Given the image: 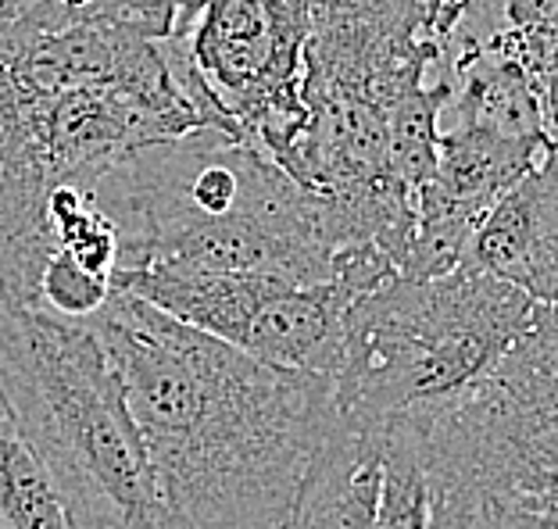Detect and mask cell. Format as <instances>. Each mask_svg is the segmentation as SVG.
Wrapping results in <instances>:
<instances>
[{"mask_svg":"<svg viewBox=\"0 0 558 529\" xmlns=\"http://www.w3.org/2000/svg\"><path fill=\"white\" fill-rule=\"evenodd\" d=\"M86 325L122 380L165 529H290L329 383L265 365L125 290Z\"/></svg>","mask_w":558,"mask_h":529,"instance_id":"cell-1","label":"cell"},{"mask_svg":"<svg viewBox=\"0 0 558 529\" xmlns=\"http://www.w3.org/2000/svg\"><path fill=\"white\" fill-rule=\"evenodd\" d=\"M304 119L272 158L323 205L344 255L404 272L415 205L437 165L440 47L423 0H308Z\"/></svg>","mask_w":558,"mask_h":529,"instance_id":"cell-2","label":"cell"},{"mask_svg":"<svg viewBox=\"0 0 558 529\" xmlns=\"http://www.w3.org/2000/svg\"><path fill=\"white\" fill-rule=\"evenodd\" d=\"M116 222L119 269L344 280V250L323 205L247 136L197 130L122 161L94 183Z\"/></svg>","mask_w":558,"mask_h":529,"instance_id":"cell-3","label":"cell"},{"mask_svg":"<svg viewBox=\"0 0 558 529\" xmlns=\"http://www.w3.org/2000/svg\"><path fill=\"white\" fill-rule=\"evenodd\" d=\"M0 394L75 529H165L144 436L90 325L0 297Z\"/></svg>","mask_w":558,"mask_h":529,"instance_id":"cell-4","label":"cell"},{"mask_svg":"<svg viewBox=\"0 0 558 529\" xmlns=\"http://www.w3.org/2000/svg\"><path fill=\"white\" fill-rule=\"evenodd\" d=\"M534 308L523 290L469 264L437 280L395 275L354 300L329 405L373 426L426 419L498 369Z\"/></svg>","mask_w":558,"mask_h":529,"instance_id":"cell-5","label":"cell"},{"mask_svg":"<svg viewBox=\"0 0 558 529\" xmlns=\"http://www.w3.org/2000/svg\"><path fill=\"white\" fill-rule=\"evenodd\" d=\"M125 290L158 311L287 372L333 383L348 355L351 308L362 286L348 280L287 283L269 275H226L190 269H125Z\"/></svg>","mask_w":558,"mask_h":529,"instance_id":"cell-6","label":"cell"},{"mask_svg":"<svg viewBox=\"0 0 558 529\" xmlns=\"http://www.w3.org/2000/svg\"><path fill=\"white\" fill-rule=\"evenodd\" d=\"M308 0H208L183 36L215 108L276 158L304 119Z\"/></svg>","mask_w":558,"mask_h":529,"instance_id":"cell-7","label":"cell"},{"mask_svg":"<svg viewBox=\"0 0 558 529\" xmlns=\"http://www.w3.org/2000/svg\"><path fill=\"white\" fill-rule=\"evenodd\" d=\"M50 69L29 22L0 33V297L40 308V275L54 255L47 225L58 190L50 155Z\"/></svg>","mask_w":558,"mask_h":529,"instance_id":"cell-8","label":"cell"},{"mask_svg":"<svg viewBox=\"0 0 558 529\" xmlns=\"http://www.w3.org/2000/svg\"><path fill=\"white\" fill-rule=\"evenodd\" d=\"M462 264L498 275L537 305L558 297V147L487 211Z\"/></svg>","mask_w":558,"mask_h":529,"instance_id":"cell-9","label":"cell"},{"mask_svg":"<svg viewBox=\"0 0 558 529\" xmlns=\"http://www.w3.org/2000/svg\"><path fill=\"white\" fill-rule=\"evenodd\" d=\"M387 426L329 405L308 472H304L290 529H373L384 490Z\"/></svg>","mask_w":558,"mask_h":529,"instance_id":"cell-10","label":"cell"},{"mask_svg":"<svg viewBox=\"0 0 558 529\" xmlns=\"http://www.w3.org/2000/svg\"><path fill=\"white\" fill-rule=\"evenodd\" d=\"M0 529H75L47 465L19 433L0 394Z\"/></svg>","mask_w":558,"mask_h":529,"instance_id":"cell-11","label":"cell"},{"mask_svg":"<svg viewBox=\"0 0 558 529\" xmlns=\"http://www.w3.org/2000/svg\"><path fill=\"white\" fill-rule=\"evenodd\" d=\"M429 529H558V494H505L429 480Z\"/></svg>","mask_w":558,"mask_h":529,"instance_id":"cell-12","label":"cell"},{"mask_svg":"<svg viewBox=\"0 0 558 529\" xmlns=\"http://www.w3.org/2000/svg\"><path fill=\"white\" fill-rule=\"evenodd\" d=\"M373 529H429V480L409 422H387L384 490Z\"/></svg>","mask_w":558,"mask_h":529,"instance_id":"cell-13","label":"cell"},{"mask_svg":"<svg viewBox=\"0 0 558 529\" xmlns=\"http://www.w3.org/2000/svg\"><path fill=\"white\" fill-rule=\"evenodd\" d=\"M61 19H108L150 40H180L208 0H50Z\"/></svg>","mask_w":558,"mask_h":529,"instance_id":"cell-14","label":"cell"},{"mask_svg":"<svg viewBox=\"0 0 558 529\" xmlns=\"http://www.w3.org/2000/svg\"><path fill=\"white\" fill-rule=\"evenodd\" d=\"M111 290H116V283L108 275L83 269L80 261L54 250L40 275V308L69 322H90L108 305Z\"/></svg>","mask_w":558,"mask_h":529,"instance_id":"cell-15","label":"cell"},{"mask_svg":"<svg viewBox=\"0 0 558 529\" xmlns=\"http://www.w3.org/2000/svg\"><path fill=\"white\" fill-rule=\"evenodd\" d=\"M512 350L544 376L558 380V297L534 308V319H530L526 333L512 344Z\"/></svg>","mask_w":558,"mask_h":529,"instance_id":"cell-16","label":"cell"},{"mask_svg":"<svg viewBox=\"0 0 558 529\" xmlns=\"http://www.w3.org/2000/svg\"><path fill=\"white\" fill-rule=\"evenodd\" d=\"M50 0H0V33L15 29L25 19H33L36 11L47 8Z\"/></svg>","mask_w":558,"mask_h":529,"instance_id":"cell-17","label":"cell"},{"mask_svg":"<svg viewBox=\"0 0 558 529\" xmlns=\"http://www.w3.org/2000/svg\"><path fill=\"white\" fill-rule=\"evenodd\" d=\"M423 4L429 8V22H434V11H437V0H423Z\"/></svg>","mask_w":558,"mask_h":529,"instance_id":"cell-18","label":"cell"}]
</instances>
